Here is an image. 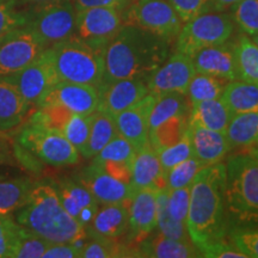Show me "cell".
Instances as JSON below:
<instances>
[{
	"label": "cell",
	"mask_w": 258,
	"mask_h": 258,
	"mask_svg": "<svg viewBox=\"0 0 258 258\" xmlns=\"http://www.w3.org/2000/svg\"><path fill=\"white\" fill-rule=\"evenodd\" d=\"M167 190H169L167 207H169L171 217L180 224L186 225L190 205V185L184 186V188Z\"/></svg>",
	"instance_id": "cell-45"
},
{
	"label": "cell",
	"mask_w": 258,
	"mask_h": 258,
	"mask_svg": "<svg viewBox=\"0 0 258 258\" xmlns=\"http://www.w3.org/2000/svg\"><path fill=\"white\" fill-rule=\"evenodd\" d=\"M191 57L198 73L208 74L227 83L240 79L234 43H228L227 41L218 46L203 48Z\"/></svg>",
	"instance_id": "cell-19"
},
{
	"label": "cell",
	"mask_w": 258,
	"mask_h": 258,
	"mask_svg": "<svg viewBox=\"0 0 258 258\" xmlns=\"http://www.w3.org/2000/svg\"><path fill=\"white\" fill-rule=\"evenodd\" d=\"M21 225L10 214H0V258H12Z\"/></svg>",
	"instance_id": "cell-43"
},
{
	"label": "cell",
	"mask_w": 258,
	"mask_h": 258,
	"mask_svg": "<svg viewBox=\"0 0 258 258\" xmlns=\"http://www.w3.org/2000/svg\"><path fill=\"white\" fill-rule=\"evenodd\" d=\"M53 241L41 237L28 228L21 226L17 241H16L12 258H40L43 257L48 246Z\"/></svg>",
	"instance_id": "cell-36"
},
{
	"label": "cell",
	"mask_w": 258,
	"mask_h": 258,
	"mask_svg": "<svg viewBox=\"0 0 258 258\" xmlns=\"http://www.w3.org/2000/svg\"><path fill=\"white\" fill-rule=\"evenodd\" d=\"M206 166L195 157H190L182 163L177 164L165 173V183L167 189L184 188L192 183L199 171Z\"/></svg>",
	"instance_id": "cell-40"
},
{
	"label": "cell",
	"mask_w": 258,
	"mask_h": 258,
	"mask_svg": "<svg viewBox=\"0 0 258 258\" xmlns=\"http://www.w3.org/2000/svg\"><path fill=\"white\" fill-rule=\"evenodd\" d=\"M232 117L233 114L222 98L209 99L190 106L188 123L226 133Z\"/></svg>",
	"instance_id": "cell-26"
},
{
	"label": "cell",
	"mask_w": 258,
	"mask_h": 258,
	"mask_svg": "<svg viewBox=\"0 0 258 258\" xmlns=\"http://www.w3.org/2000/svg\"><path fill=\"white\" fill-rule=\"evenodd\" d=\"M226 213L234 228L258 227V158L237 153L226 161Z\"/></svg>",
	"instance_id": "cell-4"
},
{
	"label": "cell",
	"mask_w": 258,
	"mask_h": 258,
	"mask_svg": "<svg viewBox=\"0 0 258 258\" xmlns=\"http://www.w3.org/2000/svg\"><path fill=\"white\" fill-rule=\"evenodd\" d=\"M222 101L233 115L258 112V86L244 80H233L226 84Z\"/></svg>",
	"instance_id": "cell-30"
},
{
	"label": "cell",
	"mask_w": 258,
	"mask_h": 258,
	"mask_svg": "<svg viewBox=\"0 0 258 258\" xmlns=\"http://www.w3.org/2000/svg\"><path fill=\"white\" fill-rule=\"evenodd\" d=\"M135 153H137V150H135L133 145L118 134L112 139L110 143L105 145V147L96 157H93L92 159L99 161L110 160L118 161V163L132 164Z\"/></svg>",
	"instance_id": "cell-42"
},
{
	"label": "cell",
	"mask_w": 258,
	"mask_h": 258,
	"mask_svg": "<svg viewBox=\"0 0 258 258\" xmlns=\"http://www.w3.org/2000/svg\"><path fill=\"white\" fill-rule=\"evenodd\" d=\"M18 5H27L30 6V8H34V6L48 4V3L55 2V0H16Z\"/></svg>",
	"instance_id": "cell-54"
},
{
	"label": "cell",
	"mask_w": 258,
	"mask_h": 258,
	"mask_svg": "<svg viewBox=\"0 0 258 258\" xmlns=\"http://www.w3.org/2000/svg\"><path fill=\"white\" fill-rule=\"evenodd\" d=\"M34 180L29 178L0 179V214H11L27 202Z\"/></svg>",
	"instance_id": "cell-31"
},
{
	"label": "cell",
	"mask_w": 258,
	"mask_h": 258,
	"mask_svg": "<svg viewBox=\"0 0 258 258\" xmlns=\"http://www.w3.org/2000/svg\"><path fill=\"white\" fill-rule=\"evenodd\" d=\"M154 102L156 95L147 93L135 104L114 116L118 134L137 151L150 143V115Z\"/></svg>",
	"instance_id": "cell-15"
},
{
	"label": "cell",
	"mask_w": 258,
	"mask_h": 258,
	"mask_svg": "<svg viewBox=\"0 0 258 258\" xmlns=\"http://www.w3.org/2000/svg\"><path fill=\"white\" fill-rule=\"evenodd\" d=\"M124 24L134 25L166 41L178 36L183 22L169 0H133L123 11Z\"/></svg>",
	"instance_id": "cell-9"
},
{
	"label": "cell",
	"mask_w": 258,
	"mask_h": 258,
	"mask_svg": "<svg viewBox=\"0 0 258 258\" xmlns=\"http://www.w3.org/2000/svg\"><path fill=\"white\" fill-rule=\"evenodd\" d=\"M231 241L247 258H258V227L233 228Z\"/></svg>",
	"instance_id": "cell-46"
},
{
	"label": "cell",
	"mask_w": 258,
	"mask_h": 258,
	"mask_svg": "<svg viewBox=\"0 0 258 258\" xmlns=\"http://www.w3.org/2000/svg\"><path fill=\"white\" fill-rule=\"evenodd\" d=\"M47 47L27 25L0 36V77L22 70Z\"/></svg>",
	"instance_id": "cell-11"
},
{
	"label": "cell",
	"mask_w": 258,
	"mask_h": 258,
	"mask_svg": "<svg viewBox=\"0 0 258 258\" xmlns=\"http://www.w3.org/2000/svg\"><path fill=\"white\" fill-rule=\"evenodd\" d=\"M77 11L91 8H115L124 11L133 0H71Z\"/></svg>",
	"instance_id": "cell-51"
},
{
	"label": "cell",
	"mask_w": 258,
	"mask_h": 258,
	"mask_svg": "<svg viewBox=\"0 0 258 258\" xmlns=\"http://www.w3.org/2000/svg\"><path fill=\"white\" fill-rule=\"evenodd\" d=\"M157 152L158 156H159V160L164 173H166L167 171L172 169L173 166H176L177 164L189 159L190 157H194L188 127H186V131L183 134V137L177 143L170 145L167 147L160 148Z\"/></svg>",
	"instance_id": "cell-39"
},
{
	"label": "cell",
	"mask_w": 258,
	"mask_h": 258,
	"mask_svg": "<svg viewBox=\"0 0 258 258\" xmlns=\"http://www.w3.org/2000/svg\"><path fill=\"white\" fill-rule=\"evenodd\" d=\"M114 257H139V254L137 249L133 250L127 245L117 243L116 239L99 237V235H88L80 258Z\"/></svg>",
	"instance_id": "cell-32"
},
{
	"label": "cell",
	"mask_w": 258,
	"mask_h": 258,
	"mask_svg": "<svg viewBox=\"0 0 258 258\" xmlns=\"http://www.w3.org/2000/svg\"><path fill=\"white\" fill-rule=\"evenodd\" d=\"M84 245L79 243H51L44 252V258H80Z\"/></svg>",
	"instance_id": "cell-49"
},
{
	"label": "cell",
	"mask_w": 258,
	"mask_h": 258,
	"mask_svg": "<svg viewBox=\"0 0 258 258\" xmlns=\"http://www.w3.org/2000/svg\"><path fill=\"white\" fill-rule=\"evenodd\" d=\"M54 184L66 212L84 228L88 227L99 207V202L92 192L76 176L62 178Z\"/></svg>",
	"instance_id": "cell-17"
},
{
	"label": "cell",
	"mask_w": 258,
	"mask_h": 258,
	"mask_svg": "<svg viewBox=\"0 0 258 258\" xmlns=\"http://www.w3.org/2000/svg\"><path fill=\"white\" fill-rule=\"evenodd\" d=\"M227 82L203 73H195L188 88V101L190 106L209 99L221 98Z\"/></svg>",
	"instance_id": "cell-35"
},
{
	"label": "cell",
	"mask_w": 258,
	"mask_h": 258,
	"mask_svg": "<svg viewBox=\"0 0 258 258\" xmlns=\"http://www.w3.org/2000/svg\"><path fill=\"white\" fill-rule=\"evenodd\" d=\"M251 153L252 154H254V156H256L257 158H258V146L257 147H254V148H252V150H249Z\"/></svg>",
	"instance_id": "cell-56"
},
{
	"label": "cell",
	"mask_w": 258,
	"mask_h": 258,
	"mask_svg": "<svg viewBox=\"0 0 258 258\" xmlns=\"http://www.w3.org/2000/svg\"><path fill=\"white\" fill-rule=\"evenodd\" d=\"M189 111L190 104L185 95L178 92L156 95V102L150 115V132L175 118L189 117Z\"/></svg>",
	"instance_id": "cell-27"
},
{
	"label": "cell",
	"mask_w": 258,
	"mask_h": 258,
	"mask_svg": "<svg viewBox=\"0 0 258 258\" xmlns=\"http://www.w3.org/2000/svg\"><path fill=\"white\" fill-rule=\"evenodd\" d=\"M93 163H96L97 165L101 167L102 170H104L106 173L111 175L115 178L122 180V182L131 183V164L127 163H118V161H99V160H93Z\"/></svg>",
	"instance_id": "cell-50"
},
{
	"label": "cell",
	"mask_w": 258,
	"mask_h": 258,
	"mask_svg": "<svg viewBox=\"0 0 258 258\" xmlns=\"http://www.w3.org/2000/svg\"><path fill=\"white\" fill-rule=\"evenodd\" d=\"M234 21L224 11H208L183 24L176 38V51L192 56L203 48L218 46L230 40Z\"/></svg>",
	"instance_id": "cell-6"
},
{
	"label": "cell",
	"mask_w": 258,
	"mask_h": 258,
	"mask_svg": "<svg viewBox=\"0 0 258 258\" xmlns=\"http://www.w3.org/2000/svg\"><path fill=\"white\" fill-rule=\"evenodd\" d=\"M77 11L71 0H55L34 6L25 12L27 23L47 48L73 37Z\"/></svg>",
	"instance_id": "cell-7"
},
{
	"label": "cell",
	"mask_w": 258,
	"mask_h": 258,
	"mask_svg": "<svg viewBox=\"0 0 258 258\" xmlns=\"http://www.w3.org/2000/svg\"><path fill=\"white\" fill-rule=\"evenodd\" d=\"M15 154L12 145L5 138L0 137V165L4 164H14Z\"/></svg>",
	"instance_id": "cell-52"
},
{
	"label": "cell",
	"mask_w": 258,
	"mask_h": 258,
	"mask_svg": "<svg viewBox=\"0 0 258 258\" xmlns=\"http://www.w3.org/2000/svg\"><path fill=\"white\" fill-rule=\"evenodd\" d=\"M169 57V41L134 25L124 24L104 49L102 82L150 77Z\"/></svg>",
	"instance_id": "cell-1"
},
{
	"label": "cell",
	"mask_w": 258,
	"mask_h": 258,
	"mask_svg": "<svg viewBox=\"0 0 258 258\" xmlns=\"http://www.w3.org/2000/svg\"><path fill=\"white\" fill-rule=\"evenodd\" d=\"M15 213L17 224L53 243L85 244L88 238L85 228L61 205L54 180L34 182L27 202Z\"/></svg>",
	"instance_id": "cell-3"
},
{
	"label": "cell",
	"mask_w": 258,
	"mask_h": 258,
	"mask_svg": "<svg viewBox=\"0 0 258 258\" xmlns=\"http://www.w3.org/2000/svg\"><path fill=\"white\" fill-rule=\"evenodd\" d=\"M250 38H251V40H252L253 43L258 47V32H256V34L252 35V36H250Z\"/></svg>",
	"instance_id": "cell-55"
},
{
	"label": "cell",
	"mask_w": 258,
	"mask_h": 258,
	"mask_svg": "<svg viewBox=\"0 0 258 258\" xmlns=\"http://www.w3.org/2000/svg\"><path fill=\"white\" fill-rule=\"evenodd\" d=\"M200 251L203 257L207 258H247L232 241L230 243L225 238L205 245Z\"/></svg>",
	"instance_id": "cell-48"
},
{
	"label": "cell",
	"mask_w": 258,
	"mask_h": 258,
	"mask_svg": "<svg viewBox=\"0 0 258 258\" xmlns=\"http://www.w3.org/2000/svg\"><path fill=\"white\" fill-rule=\"evenodd\" d=\"M188 129L191 140L194 157L205 165L220 163L232 151L226 133L189 124Z\"/></svg>",
	"instance_id": "cell-23"
},
{
	"label": "cell",
	"mask_w": 258,
	"mask_h": 258,
	"mask_svg": "<svg viewBox=\"0 0 258 258\" xmlns=\"http://www.w3.org/2000/svg\"><path fill=\"white\" fill-rule=\"evenodd\" d=\"M239 78L258 86V47L250 36L241 34L234 43Z\"/></svg>",
	"instance_id": "cell-33"
},
{
	"label": "cell",
	"mask_w": 258,
	"mask_h": 258,
	"mask_svg": "<svg viewBox=\"0 0 258 258\" xmlns=\"http://www.w3.org/2000/svg\"><path fill=\"white\" fill-rule=\"evenodd\" d=\"M123 11L115 8H91L77 14L73 38L93 49L104 51L116 35L123 28Z\"/></svg>",
	"instance_id": "cell-10"
},
{
	"label": "cell",
	"mask_w": 258,
	"mask_h": 258,
	"mask_svg": "<svg viewBox=\"0 0 258 258\" xmlns=\"http://www.w3.org/2000/svg\"><path fill=\"white\" fill-rule=\"evenodd\" d=\"M98 110L112 116L125 110L148 93L147 82L143 79H118L102 82L98 86Z\"/></svg>",
	"instance_id": "cell-18"
},
{
	"label": "cell",
	"mask_w": 258,
	"mask_h": 258,
	"mask_svg": "<svg viewBox=\"0 0 258 258\" xmlns=\"http://www.w3.org/2000/svg\"><path fill=\"white\" fill-rule=\"evenodd\" d=\"M167 199H169V190H157V228L158 232L166 237L180 241L190 240L188 228L185 224H180L171 217L169 207H167ZM192 243V241H191Z\"/></svg>",
	"instance_id": "cell-34"
},
{
	"label": "cell",
	"mask_w": 258,
	"mask_h": 258,
	"mask_svg": "<svg viewBox=\"0 0 258 258\" xmlns=\"http://www.w3.org/2000/svg\"><path fill=\"white\" fill-rule=\"evenodd\" d=\"M72 114L73 112L67 110L66 108L61 105L40 106L29 117L28 123L61 133L64 124H66V122L69 121L70 116Z\"/></svg>",
	"instance_id": "cell-37"
},
{
	"label": "cell",
	"mask_w": 258,
	"mask_h": 258,
	"mask_svg": "<svg viewBox=\"0 0 258 258\" xmlns=\"http://www.w3.org/2000/svg\"><path fill=\"white\" fill-rule=\"evenodd\" d=\"M129 203L99 205L91 224L85 228L86 234L110 239L123 237L129 231Z\"/></svg>",
	"instance_id": "cell-22"
},
{
	"label": "cell",
	"mask_w": 258,
	"mask_h": 258,
	"mask_svg": "<svg viewBox=\"0 0 258 258\" xmlns=\"http://www.w3.org/2000/svg\"><path fill=\"white\" fill-rule=\"evenodd\" d=\"M131 184L134 190L166 188L165 173L161 167L159 156L151 143L139 148L132 160Z\"/></svg>",
	"instance_id": "cell-21"
},
{
	"label": "cell",
	"mask_w": 258,
	"mask_h": 258,
	"mask_svg": "<svg viewBox=\"0 0 258 258\" xmlns=\"http://www.w3.org/2000/svg\"><path fill=\"white\" fill-rule=\"evenodd\" d=\"M91 122L92 114H72L70 116L69 121L64 124L62 132H61V134L78 150L80 154H82L86 144H88L90 131H91Z\"/></svg>",
	"instance_id": "cell-38"
},
{
	"label": "cell",
	"mask_w": 258,
	"mask_h": 258,
	"mask_svg": "<svg viewBox=\"0 0 258 258\" xmlns=\"http://www.w3.org/2000/svg\"><path fill=\"white\" fill-rule=\"evenodd\" d=\"M183 24L205 12L213 11L209 0H169Z\"/></svg>",
	"instance_id": "cell-47"
},
{
	"label": "cell",
	"mask_w": 258,
	"mask_h": 258,
	"mask_svg": "<svg viewBox=\"0 0 258 258\" xmlns=\"http://www.w3.org/2000/svg\"><path fill=\"white\" fill-rule=\"evenodd\" d=\"M76 177L92 192L99 205L129 203L135 192L131 183L115 178L93 161Z\"/></svg>",
	"instance_id": "cell-16"
},
{
	"label": "cell",
	"mask_w": 258,
	"mask_h": 258,
	"mask_svg": "<svg viewBox=\"0 0 258 258\" xmlns=\"http://www.w3.org/2000/svg\"><path fill=\"white\" fill-rule=\"evenodd\" d=\"M157 228V189L135 190L129 203V239L139 244Z\"/></svg>",
	"instance_id": "cell-20"
},
{
	"label": "cell",
	"mask_w": 258,
	"mask_h": 258,
	"mask_svg": "<svg viewBox=\"0 0 258 258\" xmlns=\"http://www.w3.org/2000/svg\"><path fill=\"white\" fill-rule=\"evenodd\" d=\"M60 82L98 86L104 77V51L93 49L77 38L48 48Z\"/></svg>",
	"instance_id": "cell-5"
},
{
	"label": "cell",
	"mask_w": 258,
	"mask_h": 258,
	"mask_svg": "<svg viewBox=\"0 0 258 258\" xmlns=\"http://www.w3.org/2000/svg\"><path fill=\"white\" fill-rule=\"evenodd\" d=\"M232 17L243 34L252 36L258 32V0H240L232 8Z\"/></svg>",
	"instance_id": "cell-41"
},
{
	"label": "cell",
	"mask_w": 258,
	"mask_h": 258,
	"mask_svg": "<svg viewBox=\"0 0 258 258\" xmlns=\"http://www.w3.org/2000/svg\"><path fill=\"white\" fill-rule=\"evenodd\" d=\"M225 188L226 165L222 161L203 166L190 184L186 228L199 250L227 233Z\"/></svg>",
	"instance_id": "cell-2"
},
{
	"label": "cell",
	"mask_w": 258,
	"mask_h": 258,
	"mask_svg": "<svg viewBox=\"0 0 258 258\" xmlns=\"http://www.w3.org/2000/svg\"><path fill=\"white\" fill-rule=\"evenodd\" d=\"M116 135H118V132L114 116L109 112L97 109L92 114L91 131H90L88 144L80 156L85 159H92L105 147V145L110 143Z\"/></svg>",
	"instance_id": "cell-28"
},
{
	"label": "cell",
	"mask_w": 258,
	"mask_h": 258,
	"mask_svg": "<svg viewBox=\"0 0 258 258\" xmlns=\"http://www.w3.org/2000/svg\"><path fill=\"white\" fill-rule=\"evenodd\" d=\"M239 2L240 0H209V4L213 11H226L233 8Z\"/></svg>",
	"instance_id": "cell-53"
},
{
	"label": "cell",
	"mask_w": 258,
	"mask_h": 258,
	"mask_svg": "<svg viewBox=\"0 0 258 258\" xmlns=\"http://www.w3.org/2000/svg\"><path fill=\"white\" fill-rule=\"evenodd\" d=\"M47 105H61L73 114L91 115L99 105L98 88L88 84L59 82L36 103L37 108Z\"/></svg>",
	"instance_id": "cell-13"
},
{
	"label": "cell",
	"mask_w": 258,
	"mask_h": 258,
	"mask_svg": "<svg viewBox=\"0 0 258 258\" xmlns=\"http://www.w3.org/2000/svg\"><path fill=\"white\" fill-rule=\"evenodd\" d=\"M31 105L18 90L0 77V133L14 129L24 121Z\"/></svg>",
	"instance_id": "cell-25"
},
{
	"label": "cell",
	"mask_w": 258,
	"mask_h": 258,
	"mask_svg": "<svg viewBox=\"0 0 258 258\" xmlns=\"http://www.w3.org/2000/svg\"><path fill=\"white\" fill-rule=\"evenodd\" d=\"M139 257L148 258H199L201 251L191 241L172 239L154 231L139 243Z\"/></svg>",
	"instance_id": "cell-24"
},
{
	"label": "cell",
	"mask_w": 258,
	"mask_h": 258,
	"mask_svg": "<svg viewBox=\"0 0 258 258\" xmlns=\"http://www.w3.org/2000/svg\"><path fill=\"white\" fill-rule=\"evenodd\" d=\"M3 77L18 90L30 105H36L38 99L60 82L48 48L22 70Z\"/></svg>",
	"instance_id": "cell-12"
},
{
	"label": "cell",
	"mask_w": 258,
	"mask_h": 258,
	"mask_svg": "<svg viewBox=\"0 0 258 258\" xmlns=\"http://www.w3.org/2000/svg\"><path fill=\"white\" fill-rule=\"evenodd\" d=\"M25 23L27 15L19 11L16 0H0V36Z\"/></svg>",
	"instance_id": "cell-44"
},
{
	"label": "cell",
	"mask_w": 258,
	"mask_h": 258,
	"mask_svg": "<svg viewBox=\"0 0 258 258\" xmlns=\"http://www.w3.org/2000/svg\"><path fill=\"white\" fill-rule=\"evenodd\" d=\"M195 73L192 57L175 51L147 80L148 93L161 95L178 92L186 96L189 84Z\"/></svg>",
	"instance_id": "cell-14"
},
{
	"label": "cell",
	"mask_w": 258,
	"mask_h": 258,
	"mask_svg": "<svg viewBox=\"0 0 258 258\" xmlns=\"http://www.w3.org/2000/svg\"><path fill=\"white\" fill-rule=\"evenodd\" d=\"M16 141L48 166L64 167L79 163L78 150L59 132L27 123Z\"/></svg>",
	"instance_id": "cell-8"
},
{
	"label": "cell",
	"mask_w": 258,
	"mask_h": 258,
	"mask_svg": "<svg viewBox=\"0 0 258 258\" xmlns=\"http://www.w3.org/2000/svg\"><path fill=\"white\" fill-rule=\"evenodd\" d=\"M230 145L233 148L252 150L258 146V112L233 115L226 129Z\"/></svg>",
	"instance_id": "cell-29"
}]
</instances>
